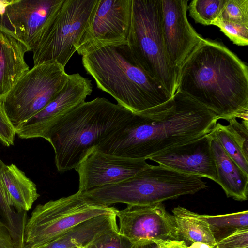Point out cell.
<instances>
[{
	"mask_svg": "<svg viewBox=\"0 0 248 248\" xmlns=\"http://www.w3.org/2000/svg\"><path fill=\"white\" fill-rule=\"evenodd\" d=\"M4 164L0 159V217L8 228L16 248H23L27 213L17 212L11 205L1 181L0 170Z\"/></svg>",
	"mask_w": 248,
	"mask_h": 248,
	"instance_id": "cell-21",
	"label": "cell"
},
{
	"mask_svg": "<svg viewBox=\"0 0 248 248\" xmlns=\"http://www.w3.org/2000/svg\"><path fill=\"white\" fill-rule=\"evenodd\" d=\"M14 0H0V27L12 33V28L6 13L7 7Z\"/></svg>",
	"mask_w": 248,
	"mask_h": 248,
	"instance_id": "cell-32",
	"label": "cell"
},
{
	"mask_svg": "<svg viewBox=\"0 0 248 248\" xmlns=\"http://www.w3.org/2000/svg\"><path fill=\"white\" fill-rule=\"evenodd\" d=\"M131 15V0H98L76 51L83 56L103 47L127 45Z\"/></svg>",
	"mask_w": 248,
	"mask_h": 248,
	"instance_id": "cell-10",
	"label": "cell"
},
{
	"mask_svg": "<svg viewBox=\"0 0 248 248\" xmlns=\"http://www.w3.org/2000/svg\"><path fill=\"white\" fill-rule=\"evenodd\" d=\"M165 49L171 63L180 69L202 40L188 21V0H161Z\"/></svg>",
	"mask_w": 248,
	"mask_h": 248,
	"instance_id": "cell-14",
	"label": "cell"
},
{
	"mask_svg": "<svg viewBox=\"0 0 248 248\" xmlns=\"http://www.w3.org/2000/svg\"><path fill=\"white\" fill-rule=\"evenodd\" d=\"M126 45L135 62L172 97L177 91L180 69L171 63L165 49L161 0H131Z\"/></svg>",
	"mask_w": 248,
	"mask_h": 248,
	"instance_id": "cell-6",
	"label": "cell"
},
{
	"mask_svg": "<svg viewBox=\"0 0 248 248\" xmlns=\"http://www.w3.org/2000/svg\"><path fill=\"white\" fill-rule=\"evenodd\" d=\"M132 248H159V246L155 241H149L134 245Z\"/></svg>",
	"mask_w": 248,
	"mask_h": 248,
	"instance_id": "cell-34",
	"label": "cell"
},
{
	"mask_svg": "<svg viewBox=\"0 0 248 248\" xmlns=\"http://www.w3.org/2000/svg\"><path fill=\"white\" fill-rule=\"evenodd\" d=\"M219 118L177 91L163 109L133 115L96 149L116 156L146 160L173 146L210 133Z\"/></svg>",
	"mask_w": 248,
	"mask_h": 248,
	"instance_id": "cell-1",
	"label": "cell"
},
{
	"mask_svg": "<svg viewBox=\"0 0 248 248\" xmlns=\"http://www.w3.org/2000/svg\"><path fill=\"white\" fill-rule=\"evenodd\" d=\"M68 78L65 67L57 62L33 66L23 75L0 105L15 129L52 100Z\"/></svg>",
	"mask_w": 248,
	"mask_h": 248,
	"instance_id": "cell-9",
	"label": "cell"
},
{
	"mask_svg": "<svg viewBox=\"0 0 248 248\" xmlns=\"http://www.w3.org/2000/svg\"><path fill=\"white\" fill-rule=\"evenodd\" d=\"M218 183L227 197L237 201L248 199V175L226 154L217 140L209 133Z\"/></svg>",
	"mask_w": 248,
	"mask_h": 248,
	"instance_id": "cell-18",
	"label": "cell"
},
{
	"mask_svg": "<svg viewBox=\"0 0 248 248\" xmlns=\"http://www.w3.org/2000/svg\"><path fill=\"white\" fill-rule=\"evenodd\" d=\"M219 28L234 44L241 46L248 45V25L238 24L217 19L212 24Z\"/></svg>",
	"mask_w": 248,
	"mask_h": 248,
	"instance_id": "cell-26",
	"label": "cell"
},
{
	"mask_svg": "<svg viewBox=\"0 0 248 248\" xmlns=\"http://www.w3.org/2000/svg\"><path fill=\"white\" fill-rule=\"evenodd\" d=\"M142 159H133L93 150L75 169L79 176L78 191L121 182L150 166Z\"/></svg>",
	"mask_w": 248,
	"mask_h": 248,
	"instance_id": "cell-13",
	"label": "cell"
},
{
	"mask_svg": "<svg viewBox=\"0 0 248 248\" xmlns=\"http://www.w3.org/2000/svg\"><path fill=\"white\" fill-rule=\"evenodd\" d=\"M177 91L228 120L248 121V68L222 44L203 39L180 68Z\"/></svg>",
	"mask_w": 248,
	"mask_h": 248,
	"instance_id": "cell-2",
	"label": "cell"
},
{
	"mask_svg": "<svg viewBox=\"0 0 248 248\" xmlns=\"http://www.w3.org/2000/svg\"><path fill=\"white\" fill-rule=\"evenodd\" d=\"M198 216L208 223L215 238L218 236L217 240L221 236L225 237L236 230L248 228V210L219 215L198 214Z\"/></svg>",
	"mask_w": 248,
	"mask_h": 248,
	"instance_id": "cell-22",
	"label": "cell"
},
{
	"mask_svg": "<svg viewBox=\"0 0 248 248\" xmlns=\"http://www.w3.org/2000/svg\"><path fill=\"white\" fill-rule=\"evenodd\" d=\"M202 178L162 165H150L132 177L119 183L83 192L93 202L106 206L125 203L130 206L153 205L206 188Z\"/></svg>",
	"mask_w": 248,
	"mask_h": 248,
	"instance_id": "cell-5",
	"label": "cell"
},
{
	"mask_svg": "<svg viewBox=\"0 0 248 248\" xmlns=\"http://www.w3.org/2000/svg\"><path fill=\"white\" fill-rule=\"evenodd\" d=\"M0 248H16L8 228L0 217Z\"/></svg>",
	"mask_w": 248,
	"mask_h": 248,
	"instance_id": "cell-31",
	"label": "cell"
},
{
	"mask_svg": "<svg viewBox=\"0 0 248 248\" xmlns=\"http://www.w3.org/2000/svg\"><path fill=\"white\" fill-rule=\"evenodd\" d=\"M29 51L13 33L0 27V105L5 95L30 70L24 59Z\"/></svg>",
	"mask_w": 248,
	"mask_h": 248,
	"instance_id": "cell-17",
	"label": "cell"
},
{
	"mask_svg": "<svg viewBox=\"0 0 248 248\" xmlns=\"http://www.w3.org/2000/svg\"><path fill=\"white\" fill-rule=\"evenodd\" d=\"M93 92L92 81L79 73L69 75L65 85L43 109L16 129L22 139L44 138L49 128L61 118L85 101Z\"/></svg>",
	"mask_w": 248,
	"mask_h": 248,
	"instance_id": "cell-12",
	"label": "cell"
},
{
	"mask_svg": "<svg viewBox=\"0 0 248 248\" xmlns=\"http://www.w3.org/2000/svg\"><path fill=\"white\" fill-rule=\"evenodd\" d=\"M97 87L135 114H150L167 106L172 96L132 58L126 45L103 47L82 57Z\"/></svg>",
	"mask_w": 248,
	"mask_h": 248,
	"instance_id": "cell-3",
	"label": "cell"
},
{
	"mask_svg": "<svg viewBox=\"0 0 248 248\" xmlns=\"http://www.w3.org/2000/svg\"><path fill=\"white\" fill-rule=\"evenodd\" d=\"M229 124L223 125L224 129L240 148L248 158V121L242 120L239 123L235 118L227 120Z\"/></svg>",
	"mask_w": 248,
	"mask_h": 248,
	"instance_id": "cell-27",
	"label": "cell"
},
{
	"mask_svg": "<svg viewBox=\"0 0 248 248\" xmlns=\"http://www.w3.org/2000/svg\"><path fill=\"white\" fill-rule=\"evenodd\" d=\"M133 246L132 243L118 231H114L101 235L86 248H132Z\"/></svg>",
	"mask_w": 248,
	"mask_h": 248,
	"instance_id": "cell-28",
	"label": "cell"
},
{
	"mask_svg": "<svg viewBox=\"0 0 248 248\" xmlns=\"http://www.w3.org/2000/svg\"><path fill=\"white\" fill-rule=\"evenodd\" d=\"M210 134L217 140L228 156L248 175V158L224 129L223 125L217 123Z\"/></svg>",
	"mask_w": 248,
	"mask_h": 248,
	"instance_id": "cell-24",
	"label": "cell"
},
{
	"mask_svg": "<svg viewBox=\"0 0 248 248\" xmlns=\"http://www.w3.org/2000/svg\"><path fill=\"white\" fill-rule=\"evenodd\" d=\"M217 19L248 25V0H227Z\"/></svg>",
	"mask_w": 248,
	"mask_h": 248,
	"instance_id": "cell-25",
	"label": "cell"
},
{
	"mask_svg": "<svg viewBox=\"0 0 248 248\" xmlns=\"http://www.w3.org/2000/svg\"><path fill=\"white\" fill-rule=\"evenodd\" d=\"M0 178L12 206L17 212L27 213L40 196L35 184L14 164L3 165Z\"/></svg>",
	"mask_w": 248,
	"mask_h": 248,
	"instance_id": "cell-19",
	"label": "cell"
},
{
	"mask_svg": "<svg viewBox=\"0 0 248 248\" xmlns=\"http://www.w3.org/2000/svg\"><path fill=\"white\" fill-rule=\"evenodd\" d=\"M120 234L133 245L158 240H181L172 215L162 202L153 205H127L116 213Z\"/></svg>",
	"mask_w": 248,
	"mask_h": 248,
	"instance_id": "cell-11",
	"label": "cell"
},
{
	"mask_svg": "<svg viewBox=\"0 0 248 248\" xmlns=\"http://www.w3.org/2000/svg\"><path fill=\"white\" fill-rule=\"evenodd\" d=\"M63 0H14L6 9L12 33L32 51L45 25Z\"/></svg>",
	"mask_w": 248,
	"mask_h": 248,
	"instance_id": "cell-16",
	"label": "cell"
},
{
	"mask_svg": "<svg viewBox=\"0 0 248 248\" xmlns=\"http://www.w3.org/2000/svg\"><path fill=\"white\" fill-rule=\"evenodd\" d=\"M227 0H193L187 7L189 15L196 23L212 25L218 17Z\"/></svg>",
	"mask_w": 248,
	"mask_h": 248,
	"instance_id": "cell-23",
	"label": "cell"
},
{
	"mask_svg": "<svg viewBox=\"0 0 248 248\" xmlns=\"http://www.w3.org/2000/svg\"><path fill=\"white\" fill-rule=\"evenodd\" d=\"M216 248H248V228L236 230L217 240Z\"/></svg>",
	"mask_w": 248,
	"mask_h": 248,
	"instance_id": "cell-29",
	"label": "cell"
},
{
	"mask_svg": "<svg viewBox=\"0 0 248 248\" xmlns=\"http://www.w3.org/2000/svg\"><path fill=\"white\" fill-rule=\"evenodd\" d=\"M187 248H216V247L205 243L195 242L192 243L189 246H187Z\"/></svg>",
	"mask_w": 248,
	"mask_h": 248,
	"instance_id": "cell-35",
	"label": "cell"
},
{
	"mask_svg": "<svg viewBox=\"0 0 248 248\" xmlns=\"http://www.w3.org/2000/svg\"><path fill=\"white\" fill-rule=\"evenodd\" d=\"M118 210L95 203L79 191L38 204L27 219L23 248L47 243L82 222L102 215L116 214Z\"/></svg>",
	"mask_w": 248,
	"mask_h": 248,
	"instance_id": "cell-8",
	"label": "cell"
},
{
	"mask_svg": "<svg viewBox=\"0 0 248 248\" xmlns=\"http://www.w3.org/2000/svg\"><path fill=\"white\" fill-rule=\"evenodd\" d=\"M172 212L182 239L191 243L202 242L216 247L217 240L209 225L198 217V213L179 206Z\"/></svg>",
	"mask_w": 248,
	"mask_h": 248,
	"instance_id": "cell-20",
	"label": "cell"
},
{
	"mask_svg": "<svg viewBox=\"0 0 248 248\" xmlns=\"http://www.w3.org/2000/svg\"><path fill=\"white\" fill-rule=\"evenodd\" d=\"M98 0H63L43 27L32 50L34 66L64 67L76 51Z\"/></svg>",
	"mask_w": 248,
	"mask_h": 248,
	"instance_id": "cell-7",
	"label": "cell"
},
{
	"mask_svg": "<svg viewBox=\"0 0 248 248\" xmlns=\"http://www.w3.org/2000/svg\"><path fill=\"white\" fill-rule=\"evenodd\" d=\"M157 243L159 248H187L186 242L182 240H158L154 241Z\"/></svg>",
	"mask_w": 248,
	"mask_h": 248,
	"instance_id": "cell-33",
	"label": "cell"
},
{
	"mask_svg": "<svg viewBox=\"0 0 248 248\" xmlns=\"http://www.w3.org/2000/svg\"><path fill=\"white\" fill-rule=\"evenodd\" d=\"M16 135L15 127L0 105V142L7 147L13 145Z\"/></svg>",
	"mask_w": 248,
	"mask_h": 248,
	"instance_id": "cell-30",
	"label": "cell"
},
{
	"mask_svg": "<svg viewBox=\"0 0 248 248\" xmlns=\"http://www.w3.org/2000/svg\"><path fill=\"white\" fill-rule=\"evenodd\" d=\"M209 134L173 146L149 159L181 172L206 177L217 183V177Z\"/></svg>",
	"mask_w": 248,
	"mask_h": 248,
	"instance_id": "cell-15",
	"label": "cell"
},
{
	"mask_svg": "<svg viewBox=\"0 0 248 248\" xmlns=\"http://www.w3.org/2000/svg\"><path fill=\"white\" fill-rule=\"evenodd\" d=\"M133 114L104 97L75 107L56 122L44 138L53 148L57 170L75 169Z\"/></svg>",
	"mask_w": 248,
	"mask_h": 248,
	"instance_id": "cell-4",
	"label": "cell"
}]
</instances>
